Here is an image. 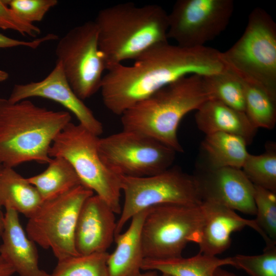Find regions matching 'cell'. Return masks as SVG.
Wrapping results in <instances>:
<instances>
[{
	"instance_id": "cb8c5ba5",
	"label": "cell",
	"mask_w": 276,
	"mask_h": 276,
	"mask_svg": "<svg viewBox=\"0 0 276 276\" xmlns=\"http://www.w3.org/2000/svg\"><path fill=\"white\" fill-rule=\"evenodd\" d=\"M239 79L243 86L244 112L247 118L257 129H272L276 123V98L260 86Z\"/></svg>"
},
{
	"instance_id": "ba28073f",
	"label": "cell",
	"mask_w": 276,
	"mask_h": 276,
	"mask_svg": "<svg viewBox=\"0 0 276 276\" xmlns=\"http://www.w3.org/2000/svg\"><path fill=\"white\" fill-rule=\"evenodd\" d=\"M121 189L124 202L115 235L122 231L133 216L152 206L166 204L198 205L202 202L195 176L178 167L148 176H121Z\"/></svg>"
},
{
	"instance_id": "5bb4252c",
	"label": "cell",
	"mask_w": 276,
	"mask_h": 276,
	"mask_svg": "<svg viewBox=\"0 0 276 276\" xmlns=\"http://www.w3.org/2000/svg\"><path fill=\"white\" fill-rule=\"evenodd\" d=\"M194 175L202 202H214L235 211L256 215L255 186L241 169L203 168Z\"/></svg>"
},
{
	"instance_id": "d4e9b609",
	"label": "cell",
	"mask_w": 276,
	"mask_h": 276,
	"mask_svg": "<svg viewBox=\"0 0 276 276\" xmlns=\"http://www.w3.org/2000/svg\"><path fill=\"white\" fill-rule=\"evenodd\" d=\"M260 155L248 154L241 170L256 186L276 192V145L269 143Z\"/></svg>"
},
{
	"instance_id": "ffe728a7",
	"label": "cell",
	"mask_w": 276,
	"mask_h": 276,
	"mask_svg": "<svg viewBox=\"0 0 276 276\" xmlns=\"http://www.w3.org/2000/svg\"><path fill=\"white\" fill-rule=\"evenodd\" d=\"M43 200L37 189L13 168L3 167L0 172V204L30 217Z\"/></svg>"
},
{
	"instance_id": "30bf717a",
	"label": "cell",
	"mask_w": 276,
	"mask_h": 276,
	"mask_svg": "<svg viewBox=\"0 0 276 276\" xmlns=\"http://www.w3.org/2000/svg\"><path fill=\"white\" fill-rule=\"evenodd\" d=\"M98 150L106 166L119 176L144 177L169 169L176 152L158 141L131 130L99 138Z\"/></svg>"
},
{
	"instance_id": "277c9868",
	"label": "cell",
	"mask_w": 276,
	"mask_h": 276,
	"mask_svg": "<svg viewBox=\"0 0 276 276\" xmlns=\"http://www.w3.org/2000/svg\"><path fill=\"white\" fill-rule=\"evenodd\" d=\"M204 76L194 74L181 78L137 103L121 116L123 129L148 135L182 152L177 135L180 122L212 99Z\"/></svg>"
},
{
	"instance_id": "8d00e7d4",
	"label": "cell",
	"mask_w": 276,
	"mask_h": 276,
	"mask_svg": "<svg viewBox=\"0 0 276 276\" xmlns=\"http://www.w3.org/2000/svg\"><path fill=\"white\" fill-rule=\"evenodd\" d=\"M8 78V73L5 71L0 70V82L6 81Z\"/></svg>"
},
{
	"instance_id": "484cf974",
	"label": "cell",
	"mask_w": 276,
	"mask_h": 276,
	"mask_svg": "<svg viewBox=\"0 0 276 276\" xmlns=\"http://www.w3.org/2000/svg\"><path fill=\"white\" fill-rule=\"evenodd\" d=\"M204 77L212 99L236 110L245 111L243 86L235 74L227 69L223 72Z\"/></svg>"
},
{
	"instance_id": "9c48e42d",
	"label": "cell",
	"mask_w": 276,
	"mask_h": 276,
	"mask_svg": "<svg viewBox=\"0 0 276 276\" xmlns=\"http://www.w3.org/2000/svg\"><path fill=\"white\" fill-rule=\"evenodd\" d=\"M94 193L82 185L43 201L28 218L26 232L44 249H51L58 261L78 255L75 233L78 216L85 200Z\"/></svg>"
},
{
	"instance_id": "7c38bea8",
	"label": "cell",
	"mask_w": 276,
	"mask_h": 276,
	"mask_svg": "<svg viewBox=\"0 0 276 276\" xmlns=\"http://www.w3.org/2000/svg\"><path fill=\"white\" fill-rule=\"evenodd\" d=\"M233 0H178L168 14V38L183 47L204 46L227 27Z\"/></svg>"
},
{
	"instance_id": "d6986e66",
	"label": "cell",
	"mask_w": 276,
	"mask_h": 276,
	"mask_svg": "<svg viewBox=\"0 0 276 276\" xmlns=\"http://www.w3.org/2000/svg\"><path fill=\"white\" fill-rule=\"evenodd\" d=\"M148 210L133 216L126 230L115 235L116 248L107 260L108 276H136L142 270L145 258L141 231Z\"/></svg>"
},
{
	"instance_id": "1f68e13d",
	"label": "cell",
	"mask_w": 276,
	"mask_h": 276,
	"mask_svg": "<svg viewBox=\"0 0 276 276\" xmlns=\"http://www.w3.org/2000/svg\"><path fill=\"white\" fill-rule=\"evenodd\" d=\"M57 38V35L50 33L39 38L26 41L10 38L0 33V49L25 47L35 49L44 42L54 40Z\"/></svg>"
},
{
	"instance_id": "f1b7e54d",
	"label": "cell",
	"mask_w": 276,
	"mask_h": 276,
	"mask_svg": "<svg viewBox=\"0 0 276 276\" xmlns=\"http://www.w3.org/2000/svg\"><path fill=\"white\" fill-rule=\"evenodd\" d=\"M232 266L250 276H276V244L266 245L258 255H237L230 257Z\"/></svg>"
},
{
	"instance_id": "d590c367",
	"label": "cell",
	"mask_w": 276,
	"mask_h": 276,
	"mask_svg": "<svg viewBox=\"0 0 276 276\" xmlns=\"http://www.w3.org/2000/svg\"><path fill=\"white\" fill-rule=\"evenodd\" d=\"M3 168V166L0 165V172L1 171V170ZM2 206L0 204V237H1V235L3 231L4 228V214H3L2 211Z\"/></svg>"
},
{
	"instance_id": "9a60e30c",
	"label": "cell",
	"mask_w": 276,
	"mask_h": 276,
	"mask_svg": "<svg viewBox=\"0 0 276 276\" xmlns=\"http://www.w3.org/2000/svg\"><path fill=\"white\" fill-rule=\"evenodd\" d=\"M115 213L96 194L88 197L80 211L75 233L79 255L106 252L114 240Z\"/></svg>"
},
{
	"instance_id": "2e32d148",
	"label": "cell",
	"mask_w": 276,
	"mask_h": 276,
	"mask_svg": "<svg viewBox=\"0 0 276 276\" xmlns=\"http://www.w3.org/2000/svg\"><path fill=\"white\" fill-rule=\"evenodd\" d=\"M204 221L198 242L199 252L217 256L226 250L231 243L233 233L248 226L257 232L266 244L272 243L257 225L255 220L242 218L235 211L222 205L203 201Z\"/></svg>"
},
{
	"instance_id": "44dd1931",
	"label": "cell",
	"mask_w": 276,
	"mask_h": 276,
	"mask_svg": "<svg viewBox=\"0 0 276 276\" xmlns=\"http://www.w3.org/2000/svg\"><path fill=\"white\" fill-rule=\"evenodd\" d=\"M247 144L242 137L216 132L208 135L201 142L208 169L232 167L241 169L249 154Z\"/></svg>"
},
{
	"instance_id": "6da1fadb",
	"label": "cell",
	"mask_w": 276,
	"mask_h": 276,
	"mask_svg": "<svg viewBox=\"0 0 276 276\" xmlns=\"http://www.w3.org/2000/svg\"><path fill=\"white\" fill-rule=\"evenodd\" d=\"M133 64L114 66L104 75L100 90L103 103L121 116L128 109L164 86L191 75L209 76L226 70L222 52L212 48L154 46Z\"/></svg>"
},
{
	"instance_id": "4dcf8cb0",
	"label": "cell",
	"mask_w": 276,
	"mask_h": 276,
	"mask_svg": "<svg viewBox=\"0 0 276 276\" xmlns=\"http://www.w3.org/2000/svg\"><path fill=\"white\" fill-rule=\"evenodd\" d=\"M0 28L12 30L23 36L33 37L40 33L39 28L18 17L3 0H0Z\"/></svg>"
},
{
	"instance_id": "5b68a950",
	"label": "cell",
	"mask_w": 276,
	"mask_h": 276,
	"mask_svg": "<svg viewBox=\"0 0 276 276\" xmlns=\"http://www.w3.org/2000/svg\"><path fill=\"white\" fill-rule=\"evenodd\" d=\"M222 57L227 70L276 98V24L265 10L250 12L242 36Z\"/></svg>"
},
{
	"instance_id": "4316f807",
	"label": "cell",
	"mask_w": 276,
	"mask_h": 276,
	"mask_svg": "<svg viewBox=\"0 0 276 276\" xmlns=\"http://www.w3.org/2000/svg\"><path fill=\"white\" fill-rule=\"evenodd\" d=\"M109 253L78 255L58 261L50 276H108Z\"/></svg>"
},
{
	"instance_id": "8992f818",
	"label": "cell",
	"mask_w": 276,
	"mask_h": 276,
	"mask_svg": "<svg viewBox=\"0 0 276 276\" xmlns=\"http://www.w3.org/2000/svg\"><path fill=\"white\" fill-rule=\"evenodd\" d=\"M99 138L81 125L71 122L55 138L49 155L67 160L81 184L105 201L115 214H120L121 176L102 162L98 150Z\"/></svg>"
},
{
	"instance_id": "ac0fdd59",
	"label": "cell",
	"mask_w": 276,
	"mask_h": 276,
	"mask_svg": "<svg viewBox=\"0 0 276 276\" xmlns=\"http://www.w3.org/2000/svg\"><path fill=\"white\" fill-rule=\"evenodd\" d=\"M195 119L197 127L205 135L216 132L234 134L244 139L247 145L252 142L257 130L244 112L215 99L203 103L196 110Z\"/></svg>"
},
{
	"instance_id": "83f0119b",
	"label": "cell",
	"mask_w": 276,
	"mask_h": 276,
	"mask_svg": "<svg viewBox=\"0 0 276 276\" xmlns=\"http://www.w3.org/2000/svg\"><path fill=\"white\" fill-rule=\"evenodd\" d=\"M257 225L265 236L276 243V192L255 186Z\"/></svg>"
},
{
	"instance_id": "836d02e7",
	"label": "cell",
	"mask_w": 276,
	"mask_h": 276,
	"mask_svg": "<svg viewBox=\"0 0 276 276\" xmlns=\"http://www.w3.org/2000/svg\"><path fill=\"white\" fill-rule=\"evenodd\" d=\"M136 276H171L169 274L160 272L155 270H145L141 272Z\"/></svg>"
},
{
	"instance_id": "7402d4cb",
	"label": "cell",
	"mask_w": 276,
	"mask_h": 276,
	"mask_svg": "<svg viewBox=\"0 0 276 276\" xmlns=\"http://www.w3.org/2000/svg\"><path fill=\"white\" fill-rule=\"evenodd\" d=\"M224 265H232L231 257L221 259L199 252L189 258L145 259L142 270H155L171 276H214L217 268Z\"/></svg>"
},
{
	"instance_id": "f546056e",
	"label": "cell",
	"mask_w": 276,
	"mask_h": 276,
	"mask_svg": "<svg viewBox=\"0 0 276 276\" xmlns=\"http://www.w3.org/2000/svg\"><path fill=\"white\" fill-rule=\"evenodd\" d=\"M20 19L34 24L41 21L47 12L58 4L57 0H5Z\"/></svg>"
},
{
	"instance_id": "52a82bcc",
	"label": "cell",
	"mask_w": 276,
	"mask_h": 276,
	"mask_svg": "<svg viewBox=\"0 0 276 276\" xmlns=\"http://www.w3.org/2000/svg\"><path fill=\"white\" fill-rule=\"evenodd\" d=\"M203 221L201 204H166L148 209L141 231L145 259L181 257L188 243L198 242Z\"/></svg>"
},
{
	"instance_id": "3957f363",
	"label": "cell",
	"mask_w": 276,
	"mask_h": 276,
	"mask_svg": "<svg viewBox=\"0 0 276 276\" xmlns=\"http://www.w3.org/2000/svg\"><path fill=\"white\" fill-rule=\"evenodd\" d=\"M94 21L106 71L168 42V14L158 5L118 4L100 10Z\"/></svg>"
},
{
	"instance_id": "603a6c76",
	"label": "cell",
	"mask_w": 276,
	"mask_h": 276,
	"mask_svg": "<svg viewBox=\"0 0 276 276\" xmlns=\"http://www.w3.org/2000/svg\"><path fill=\"white\" fill-rule=\"evenodd\" d=\"M42 173L29 178L43 201L52 199L82 185L73 168L65 158L52 157Z\"/></svg>"
},
{
	"instance_id": "e0dca14e",
	"label": "cell",
	"mask_w": 276,
	"mask_h": 276,
	"mask_svg": "<svg viewBox=\"0 0 276 276\" xmlns=\"http://www.w3.org/2000/svg\"><path fill=\"white\" fill-rule=\"evenodd\" d=\"M1 237L0 255L19 276H50L40 268L36 243L21 226L18 213L12 209H6Z\"/></svg>"
},
{
	"instance_id": "8fae6325",
	"label": "cell",
	"mask_w": 276,
	"mask_h": 276,
	"mask_svg": "<svg viewBox=\"0 0 276 276\" xmlns=\"http://www.w3.org/2000/svg\"><path fill=\"white\" fill-rule=\"evenodd\" d=\"M55 54L68 83L80 99L89 98L100 89L107 69L95 21L68 31L59 39Z\"/></svg>"
},
{
	"instance_id": "e575fe53",
	"label": "cell",
	"mask_w": 276,
	"mask_h": 276,
	"mask_svg": "<svg viewBox=\"0 0 276 276\" xmlns=\"http://www.w3.org/2000/svg\"><path fill=\"white\" fill-rule=\"evenodd\" d=\"M214 276H237L234 273L229 272L221 267L217 268L214 272Z\"/></svg>"
},
{
	"instance_id": "d6a6232c",
	"label": "cell",
	"mask_w": 276,
	"mask_h": 276,
	"mask_svg": "<svg viewBox=\"0 0 276 276\" xmlns=\"http://www.w3.org/2000/svg\"><path fill=\"white\" fill-rule=\"evenodd\" d=\"M15 273L12 266L0 255V276H12Z\"/></svg>"
},
{
	"instance_id": "4fadbf2b",
	"label": "cell",
	"mask_w": 276,
	"mask_h": 276,
	"mask_svg": "<svg viewBox=\"0 0 276 276\" xmlns=\"http://www.w3.org/2000/svg\"><path fill=\"white\" fill-rule=\"evenodd\" d=\"M33 97L45 98L59 103L74 114L79 124L91 133L98 136L102 133V124L75 93L60 62H56L53 69L44 79L15 84L8 99L17 102Z\"/></svg>"
},
{
	"instance_id": "7a4b0ae2",
	"label": "cell",
	"mask_w": 276,
	"mask_h": 276,
	"mask_svg": "<svg viewBox=\"0 0 276 276\" xmlns=\"http://www.w3.org/2000/svg\"><path fill=\"white\" fill-rule=\"evenodd\" d=\"M71 119L67 111L50 110L28 99L0 98V165L14 168L29 162L48 164L52 143Z\"/></svg>"
}]
</instances>
